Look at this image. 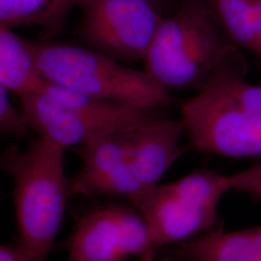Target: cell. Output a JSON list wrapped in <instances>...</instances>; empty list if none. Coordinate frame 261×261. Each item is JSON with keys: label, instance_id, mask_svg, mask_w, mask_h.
<instances>
[{"label": "cell", "instance_id": "obj_1", "mask_svg": "<svg viewBox=\"0 0 261 261\" xmlns=\"http://www.w3.org/2000/svg\"><path fill=\"white\" fill-rule=\"evenodd\" d=\"M181 118L169 116L108 134L75 147L81 168L69 177L71 197L130 196L158 184L186 151Z\"/></svg>", "mask_w": 261, "mask_h": 261}, {"label": "cell", "instance_id": "obj_2", "mask_svg": "<svg viewBox=\"0 0 261 261\" xmlns=\"http://www.w3.org/2000/svg\"><path fill=\"white\" fill-rule=\"evenodd\" d=\"M206 0H181L160 25L142 60L166 91L198 92L227 66L246 60Z\"/></svg>", "mask_w": 261, "mask_h": 261}, {"label": "cell", "instance_id": "obj_3", "mask_svg": "<svg viewBox=\"0 0 261 261\" xmlns=\"http://www.w3.org/2000/svg\"><path fill=\"white\" fill-rule=\"evenodd\" d=\"M65 151L37 136L25 148L11 145L0 155V169L13 181L18 244L30 261H47L71 198Z\"/></svg>", "mask_w": 261, "mask_h": 261}, {"label": "cell", "instance_id": "obj_4", "mask_svg": "<svg viewBox=\"0 0 261 261\" xmlns=\"http://www.w3.org/2000/svg\"><path fill=\"white\" fill-rule=\"evenodd\" d=\"M25 44L42 76L94 99L141 108H169L172 98L144 70L87 47L29 40Z\"/></svg>", "mask_w": 261, "mask_h": 261}, {"label": "cell", "instance_id": "obj_5", "mask_svg": "<svg viewBox=\"0 0 261 261\" xmlns=\"http://www.w3.org/2000/svg\"><path fill=\"white\" fill-rule=\"evenodd\" d=\"M18 98L19 112L29 130L64 149L169 116L168 108H141L102 101L50 83L41 92Z\"/></svg>", "mask_w": 261, "mask_h": 261}, {"label": "cell", "instance_id": "obj_6", "mask_svg": "<svg viewBox=\"0 0 261 261\" xmlns=\"http://www.w3.org/2000/svg\"><path fill=\"white\" fill-rule=\"evenodd\" d=\"M229 191L228 175L198 169L175 181L149 187L129 199L157 249L217 228L219 205Z\"/></svg>", "mask_w": 261, "mask_h": 261}, {"label": "cell", "instance_id": "obj_7", "mask_svg": "<svg viewBox=\"0 0 261 261\" xmlns=\"http://www.w3.org/2000/svg\"><path fill=\"white\" fill-rule=\"evenodd\" d=\"M181 0H90L76 25L77 45L132 65L142 62L160 25Z\"/></svg>", "mask_w": 261, "mask_h": 261}, {"label": "cell", "instance_id": "obj_8", "mask_svg": "<svg viewBox=\"0 0 261 261\" xmlns=\"http://www.w3.org/2000/svg\"><path fill=\"white\" fill-rule=\"evenodd\" d=\"M190 149L228 158L261 156V116L246 111L213 79L181 108Z\"/></svg>", "mask_w": 261, "mask_h": 261}, {"label": "cell", "instance_id": "obj_9", "mask_svg": "<svg viewBox=\"0 0 261 261\" xmlns=\"http://www.w3.org/2000/svg\"><path fill=\"white\" fill-rule=\"evenodd\" d=\"M65 248L69 261H123L155 247L138 210L111 202L83 215Z\"/></svg>", "mask_w": 261, "mask_h": 261}, {"label": "cell", "instance_id": "obj_10", "mask_svg": "<svg viewBox=\"0 0 261 261\" xmlns=\"http://www.w3.org/2000/svg\"><path fill=\"white\" fill-rule=\"evenodd\" d=\"M161 261H261V225L237 231L217 227L166 247Z\"/></svg>", "mask_w": 261, "mask_h": 261}, {"label": "cell", "instance_id": "obj_11", "mask_svg": "<svg viewBox=\"0 0 261 261\" xmlns=\"http://www.w3.org/2000/svg\"><path fill=\"white\" fill-rule=\"evenodd\" d=\"M90 0H0V25L41 28V40L50 41L63 32L71 13Z\"/></svg>", "mask_w": 261, "mask_h": 261}, {"label": "cell", "instance_id": "obj_12", "mask_svg": "<svg viewBox=\"0 0 261 261\" xmlns=\"http://www.w3.org/2000/svg\"><path fill=\"white\" fill-rule=\"evenodd\" d=\"M47 82L42 76L25 38L12 28L0 25V84L18 97L43 91Z\"/></svg>", "mask_w": 261, "mask_h": 261}, {"label": "cell", "instance_id": "obj_13", "mask_svg": "<svg viewBox=\"0 0 261 261\" xmlns=\"http://www.w3.org/2000/svg\"><path fill=\"white\" fill-rule=\"evenodd\" d=\"M235 46L255 53L254 0H206Z\"/></svg>", "mask_w": 261, "mask_h": 261}, {"label": "cell", "instance_id": "obj_14", "mask_svg": "<svg viewBox=\"0 0 261 261\" xmlns=\"http://www.w3.org/2000/svg\"><path fill=\"white\" fill-rule=\"evenodd\" d=\"M8 92L9 91L0 84V135L24 138L30 130L20 112L11 102Z\"/></svg>", "mask_w": 261, "mask_h": 261}, {"label": "cell", "instance_id": "obj_15", "mask_svg": "<svg viewBox=\"0 0 261 261\" xmlns=\"http://www.w3.org/2000/svg\"><path fill=\"white\" fill-rule=\"evenodd\" d=\"M231 191L261 198V163L228 175Z\"/></svg>", "mask_w": 261, "mask_h": 261}, {"label": "cell", "instance_id": "obj_16", "mask_svg": "<svg viewBox=\"0 0 261 261\" xmlns=\"http://www.w3.org/2000/svg\"><path fill=\"white\" fill-rule=\"evenodd\" d=\"M0 261H30L28 252L18 243L15 245L0 244Z\"/></svg>", "mask_w": 261, "mask_h": 261}, {"label": "cell", "instance_id": "obj_17", "mask_svg": "<svg viewBox=\"0 0 261 261\" xmlns=\"http://www.w3.org/2000/svg\"><path fill=\"white\" fill-rule=\"evenodd\" d=\"M253 30L255 38V53L261 55V0L253 1Z\"/></svg>", "mask_w": 261, "mask_h": 261}, {"label": "cell", "instance_id": "obj_18", "mask_svg": "<svg viewBox=\"0 0 261 261\" xmlns=\"http://www.w3.org/2000/svg\"><path fill=\"white\" fill-rule=\"evenodd\" d=\"M156 248H150L146 252L140 256V261H156Z\"/></svg>", "mask_w": 261, "mask_h": 261}, {"label": "cell", "instance_id": "obj_19", "mask_svg": "<svg viewBox=\"0 0 261 261\" xmlns=\"http://www.w3.org/2000/svg\"><path fill=\"white\" fill-rule=\"evenodd\" d=\"M68 261H69V260H68Z\"/></svg>", "mask_w": 261, "mask_h": 261}]
</instances>
